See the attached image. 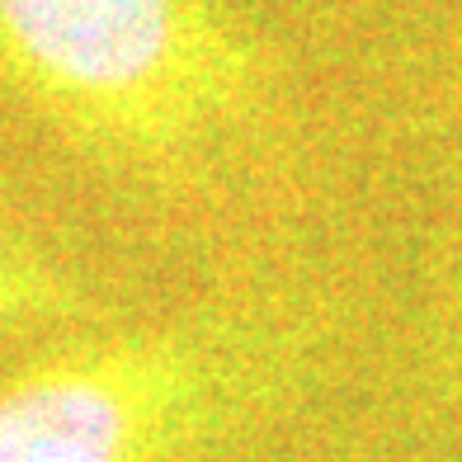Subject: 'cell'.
I'll use <instances>...</instances> for the list:
<instances>
[{
	"instance_id": "3",
	"label": "cell",
	"mask_w": 462,
	"mask_h": 462,
	"mask_svg": "<svg viewBox=\"0 0 462 462\" xmlns=\"http://www.w3.org/2000/svg\"><path fill=\"white\" fill-rule=\"evenodd\" d=\"M90 317L80 279L48 255L24 226L0 217V340L10 335L61 330Z\"/></svg>"
},
{
	"instance_id": "1",
	"label": "cell",
	"mask_w": 462,
	"mask_h": 462,
	"mask_svg": "<svg viewBox=\"0 0 462 462\" xmlns=\"http://www.w3.org/2000/svg\"><path fill=\"white\" fill-rule=\"evenodd\" d=\"M0 90L99 171L184 189L274 118L279 67L231 0H0Z\"/></svg>"
},
{
	"instance_id": "2",
	"label": "cell",
	"mask_w": 462,
	"mask_h": 462,
	"mask_svg": "<svg viewBox=\"0 0 462 462\" xmlns=\"http://www.w3.org/2000/svg\"><path fill=\"white\" fill-rule=\"evenodd\" d=\"M302 326L208 311L71 340L0 383V462H189L292 383Z\"/></svg>"
}]
</instances>
